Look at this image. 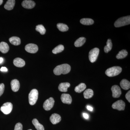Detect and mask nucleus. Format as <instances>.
<instances>
[{
    "label": "nucleus",
    "instance_id": "obj_11",
    "mask_svg": "<svg viewBox=\"0 0 130 130\" xmlns=\"http://www.w3.org/2000/svg\"><path fill=\"white\" fill-rule=\"evenodd\" d=\"M36 3L35 2L31 0H25L22 3V6L26 9H32L35 7Z\"/></svg>",
    "mask_w": 130,
    "mask_h": 130
},
{
    "label": "nucleus",
    "instance_id": "obj_17",
    "mask_svg": "<svg viewBox=\"0 0 130 130\" xmlns=\"http://www.w3.org/2000/svg\"><path fill=\"white\" fill-rule=\"evenodd\" d=\"M9 46L7 43L2 42L0 43V51L3 54H6L9 50Z\"/></svg>",
    "mask_w": 130,
    "mask_h": 130
},
{
    "label": "nucleus",
    "instance_id": "obj_14",
    "mask_svg": "<svg viewBox=\"0 0 130 130\" xmlns=\"http://www.w3.org/2000/svg\"><path fill=\"white\" fill-rule=\"evenodd\" d=\"M11 87L12 90L14 92H17L20 88V84L19 81L17 79H13L11 81Z\"/></svg>",
    "mask_w": 130,
    "mask_h": 130
},
{
    "label": "nucleus",
    "instance_id": "obj_25",
    "mask_svg": "<svg viewBox=\"0 0 130 130\" xmlns=\"http://www.w3.org/2000/svg\"><path fill=\"white\" fill-rule=\"evenodd\" d=\"M86 88V85L85 84L81 83L78 85L74 89V90L76 92L78 93H80L83 91Z\"/></svg>",
    "mask_w": 130,
    "mask_h": 130
},
{
    "label": "nucleus",
    "instance_id": "obj_20",
    "mask_svg": "<svg viewBox=\"0 0 130 130\" xmlns=\"http://www.w3.org/2000/svg\"><path fill=\"white\" fill-rule=\"evenodd\" d=\"M9 41L13 45L18 46L21 43V40L20 38L17 37H12L9 38Z\"/></svg>",
    "mask_w": 130,
    "mask_h": 130
},
{
    "label": "nucleus",
    "instance_id": "obj_22",
    "mask_svg": "<svg viewBox=\"0 0 130 130\" xmlns=\"http://www.w3.org/2000/svg\"><path fill=\"white\" fill-rule=\"evenodd\" d=\"M86 42V38L83 37L79 38L74 43V46L76 47H81L83 46Z\"/></svg>",
    "mask_w": 130,
    "mask_h": 130
},
{
    "label": "nucleus",
    "instance_id": "obj_31",
    "mask_svg": "<svg viewBox=\"0 0 130 130\" xmlns=\"http://www.w3.org/2000/svg\"><path fill=\"white\" fill-rule=\"evenodd\" d=\"M14 130H23V125L20 123H18L16 124L14 127Z\"/></svg>",
    "mask_w": 130,
    "mask_h": 130
},
{
    "label": "nucleus",
    "instance_id": "obj_19",
    "mask_svg": "<svg viewBox=\"0 0 130 130\" xmlns=\"http://www.w3.org/2000/svg\"><path fill=\"white\" fill-rule=\"evenodd\" d=\"M120 85L121 88L125 90H127L130 89V82L126 79H122L120 82Z\"/></svg>",
    "mask_w": 130,
    "mask_h": 130
},
{
    "label": "nucleus",
    "instance_id": "obj_10",
    "mask_svg": "<svg viewBox=\"0 0 130 130\" xmlns=\"http://www.w3.org/2000/svg\"><path fill=\"white\" fill-rule=\"evenodd\" d=\"M111 90L112 93L113 97L118 98L120 96L121 94V89L119 86L117 85H113L112 86Z\"/></svg>",
    "mask_w": 130,
    "mask_h": 130
},
{
    "label": "nucleus",
    "instance_id": "obj_32",
    "mask_svg": "<svg viewBox=\"0 0 130 130\" xmlns=\"http://www.w3.org/2000/svg\"><path fill=\"white\" fill-rule=\"evenodd\" d=\"M5 87V85L4 84L2 83L0 84V96L2 95L4 93Z\"/></svg>",
    "mask_w": 130,
    "mask_h": 130
},
{
    "label": "nucleus",
    "instance_id": "obj_30",
    "mask_svg": "<svg viewBox=\"0 0 130 130\" xmlns=\"http://www.w3.org/2000/svg\"><path fill=\"white\" fill-rule=\"evenodd\" d=\"M64 46L63 45L60 44V45H58L57 46L55 47L53 50L52 52L54 54L59 53L62 52L64 50Z\"/></svg>",
    "mask_w": 130,
    "mask_h": 130
},
{
    "label": "nucleus",
    "instance_id": "obj_35",
    "mask_svg": "<svg viewBox=\"0 0 130 130\" xmlns=\"http://www.w3.org/2000/svg\"><path fill=\"white\" fill-rule=\"evenodd\" d=\"M86 108H87L88 110L90 111H93V108L92 107L90 106H87Z\"/></svg>",
    "mask_w": 130,
    "mask_h": 130
},
{
    "label": "nucleus",
    "instance_id": "obj_6",
    "mask_svg": "<svg viewBox=\"0 0 130 130\" xmlns=\"http://www.w3.org/2000/svg\"><path fill=\"white\" fill-rule=\"evenodd\" d=\"M12 108V104L10 102H7L4 103L1 107V110L5 114L7 115L11 112Z\"/></svg>",
    "mask_w": 130,
    "mask_h": 130
},
{
    "label": "nucleus",
    "instance_id": "obj_39",
    "mask_svg": "<svg viewBox=\"0 0 130 130\" xmlns=\"http://www.w3.org/2000/svg\"><path fill=\"white\" fill-rule=\"evenodd\" d=\"M32 130L31 129H29V130Z\"/></svg>",
    "mask_w": 130,
    "mask_h": 130
},
{
    "label": "nucleus",
    "instance_id": "obj_21",
    "mask_svg": "<svg viewBox=\"0 0 130 130\" xmlns=\"http://www.w3.org/2000/svg\"><path fill=\"white\" fill-rule=\"evenodd\" d=\"M32 123L37 130H44V126L39 123V121L36 119L32 120Z\"/></svg>",
    "mask_w": 130,
    "mask_h": 130
},
{
    "label": "nucleus",
    "instance_id": "obj_27",
    "mask_svg": "<svg viewBox=\"0 0 130 130\" xmlns=\"http://www.w3.org/2000/svg\"><path fill=\"white\" fill-rule=\"evenodd\" d=\"M57 28L60 31L64 32L68 30L69 28L67 25L63 23H58L57 25Z\"/></svg>",
    "mask_w": 130,
    "mask_h": 130
},
{
    "label": "nucleus",
    "instance_id": "obj_33",
    "mask_svg": "<svg viewBox=\"0 0 130 130\" xmlns=\"http://www.w3.org/2000/svg\"><path fill=\"white\" fill-rule=\"evenodd\" d=\"M125 98L126 100H128L129 102H130V91H129L126 94Z\"/></svg>",
    "mask_w": 130,
    "mask_h": 130
},
{
    "label": "nucleus",
    "instance_id": "obj_8",
    "mask_svg": "<svg viewBox=\"0 0 130 130\" xmlns=\"http://www.w3.org/2000/svg\"><path fill=\"white\" fill-rule=\"evenodd\" d=\"M54 103V98H50L44 102L43 105V108L46 111H49L53 107Z\"/></svg>",
    "mask_w": 130,
    "mask_h": 130
},
{
    "label": "nucleus",
    "instance_id": "obj_18",
    "mask_svg": "<svg viewBox=\"0 0 130 130\" xmlns=\"http://www.w3.org/2000/svg\"><path fill=\"white\" fill-rule=\"evenodd\" d=\"M15 3L14 0H8L5 4L4 7L7 10H11L14 8Z\"/></svg>",
    "mask_w": 130,
    "mask_h": 130
},
{
    "label": "nucleus",
    "instance_id": "obj_1",
    "mask_svg": "<svg viewBox=\"0 0 130 130\" xmlns=\"http://www.w3.org/2000/svg\"><path fill=\"white\" fill-rule=\"evenodd\" d=\"M71 70L70 65L67 64H63L56 66L54 69V73L56 75L65 74L69 73Z\"/></svg>",
    "mask_w": 130,
    "mask_h": 130
},
{
    "label": "nucleus",
    "instance_id": "obj_2",
    "mask_svg": "<svg viewBox=\"0 0 130 130\" xmlns=\"http://www.w3.org/2000/svg\"><path fill=\"white\" fill-rule=\"evenodd\" d=\"M122 71V68L118 66H115L108 68L105 72L107 76L109 77L115 76Z\"/></svg>",
    "mask_w": 130,
    "mask_h": 130
},
{
    "label": "nucleus",
    "instance_id": "obj_4",
    "mask_svg": "<svg viewBox=\"0 0 130 130\" xmlns=\"http://www.w3.org/2000/svg\"><path fill=\"white\" fill-rule=\"evenodd\" d=\"M38 92L36 89L32 90L29 94V101L30 105H34L36 104L38 98Z\"/></svg>",
    "mask_w": 130,
    "mask_h": 130
},
{
    "label": "nucleus",
    "instance_id": "obj_15",
    "mask_svg": "<svg viewBox=\"0 0 130 130\" xmlns=\"http://www.w3.org/2000/svg\"><path fill=\"white\" fill-rule=\"evenodd\" d=\"M13 64L15 66L18 67H22L25 64V61L23 59L20 58H16L13 61Z\"/></svg>",
    "mask_w": 130,
    "mask_h": 130
},
{
    "label": "nucleus",
    "instance_id": "obj_28",
    "mask_svg": "<svg viewBox=\"0 0 130 130\" xmlns=\"http://www.w3.org/2000/svg\"><path fill=\"white\" fill-rule=\"evenodd\" d=\"M128 53L127 51L125 50H123L119 51V53L116 55V58L118 59H121L125 58L128 55Z\"/></svg>",
    "mask_w": 130,
    "mask_h": 130
},
{
    "label": "nucleus",
    "instance_id": "obj_38",
    "mask_svg": "<svg viewBox=\"0 0 130 130\" xmlns=\"http://www.w3.org/2000/svg\"><path fill=\"white\" fill-rule=\"evenodd\" d=\"M3 2V0H0V6L2 4Z\"/></svg>",
    "mask_w": 130,
    "mask_h": 130
},
{
    "label": "nucleus",
    "instance_id": "obj_7",
    "mask_svg": "<svg viewBox=\"0 0 130 130\" xmlns=\"http://www.w3.org/2000/svg\"><path fill=\"white\" fill-rule=\"evenodd\" d=\"M125 106V103L122 100H120L114 103L112 107L114 109H117L119 111H123L124 110Z\"/></svg>",
    "mask_w": 130,
    "mask_h": 130
},
{
    "label": "nucleus",
    "instance_id": "obj_3",
    "mask_svg": "<svg viewBox=\"0 0 130 130\" xmlns=\"http://www.w3.org/2000/svg\"><path fill=\"white\" fill-rule=\"evenodd\" d=\"M130 24V16H128L122 17L117 20L114 24L115 26L117 28L128 25Z\"/></svg>",
    "mask_w": 130,
    "mask_h": 130
},
{
    "label": "nucleus",
    "instance_id": "obj_37",
    "mask_svg": "<svg viewBox=\"0 0 130 130\" xmlns=\"http://www.w3.org/2000/svg\"><path fill=\"white\" fill-rule=\"evenodd\" d=\"M3 61V58H0V64L2 63Z\"/></svg>",
    "mask_w": 130,
    "mask_h": 130
},
{
    "label": "nucleus",
    "instance_id": "obj_29",
    "mask_svg": "<svg viewBox=\"0 0 130 130\" xmlns=\"http://www.w3.org/2000/svg\"><path fill=\"white\" fill-rule=\"evenodd\" d=\"M36 30L37 31L40 32L41 35H44L46 32V30L42 25H38L36 26Z\"/></svg>",
    "mask_w": 130,
    "mask_h": 130
},
{
    "label": "nucleus",
    "instance_id": "obj_26",
    "mask_svg": "<svg viewBox=\"0 0 130 130\" xmlns=\"http://www.w3.org/2000/svg\"><path fill=\"white\" fill-rule=\"evenodd\" d=\"M107 45L104 47V51L105 53H108L109 51L111 50L112 44L111 40L110 39H108L107 42Z\"/></svg>",
    "mask_w": 130,
    "mask_h": 130
},
{
    "label": "nucleus",
    "instance_id": "obj_23",
    "mask_svg": "<svg viewBox=\"0 0 130 130\" xmlns=\"http://www.w3.org/2000/svg\"><path fill=\"white\" fill-rule=\"evenodd\" d=\"M94 95V92L91 89H87L84 93V96L85 98L86 99L91 98Z\"/></svg>",
    "mask_w": 130,
    "mask_h": 130
},
{
    "label": "nucleus",
    "instance_id": "obj_24",
    "mask_svg": "<svg viewBox=\"0 0 130 130\" xmlns=\"http://www.w3.org/2000/svg\"><path fill=\"white\" fill-rule=\"evenodd\" d=\"M80 23L84 25H90L93 24L94 21L92 19L89 18H83L81 19Z\"/></svg>",
    "mask_w": 130,
    "mask_h": 130
},
{
    "label": "nucleus",
    "instance_id": "obj_36",
    "mask_svg": "<svg viewBox=\"0 0 130 130\" xmlns=\"http://www.w3.org/2000/svg\"><path fill=\"white\" fill-rule=\"evenodd\" d=\"M0 70H1V71L2 72H7L8 71L7 68L5 67H2Z\"/></svg>",
    "mask_w": 130,
    "mask_h": 130
},
{
    "label": "nucleus",
    "instance_id": "obj_13",
    "mask_svg": "<svg viewBox=\"0 0 130 130\" xmlns=\"http://www.w3.org/2000/svg\"><path fill=\"white\" fill-rule=\"evenodd\" d=\"M50 119L53 124H56L60 122L61 120V117L58 114L54 113L50 116Z\"/></svg>",
    "mask_w": 130,
    "mask_h": 130
},
{
    "label": "nucleus",
    "instance_id": "obj_16",
    "mask_svg": "<svg viewBox=\"0 0 130 130\" xmlns=\"http://www.w3.org/2000/svg\"><path fill=\"white\" fill-rule=\"evenodd\" d=\"M70 86V84L68 83H61L60 84L58 87V89L60 91L66 92Z\"/></svg>",
    "mask_w": 130,
    "mask_h": 130
},
{
    "label": "nucleus",
    "instance_id": "obj_12",
    "mask_svg": "<svg viewBox=\"0 0 130 130\" xmlns=\"http://www.w3.org/2000/svg\"><path fill=\"white\" fill-rule=\"evenodd\" d=\"M61 100L63 103L65 104H71L72 102V98L71 96L69 94H63L61 96Z\"/></svg>",
    "mask_w": 130,
    "mask_h": 130
},
{
    "label": "nucleus",
    "instance_id": "obj_5",
    "mask_svg": "<svg viewBox=\"0 0 130 130\" xmlns=\"http://www.w3.org/2000/svg\"><path fill=\"white\" fill-rule=\"evenodd\" d=\"M100 52V50L98 48H95L91 50L89 53V58L91 63H94L97 59Z\"/></svg>",
    "mask_w": 130,
    "mask_h": 130
},
{
    "label": "nucleus",
    "instance_id": "obj_9",
    "mask_svg": "<svg viewBox=\"0 0 130 130\" xmlns=\"http://www.w3.org/2000/svg\"><path fill=\"white\" fill-rule=\"evenodd\" d=\"M25 50L28 53L34 54L36 53L38 51V47L36 44L29 43L25 46Z\"/></svg>",
    "mask_w": 130,
    "mask_h": 130
},
{
    "label": "nucleus",
    "instance_id": "obj_34",
    "mask_svg": "<svg viewBox=\"0 0 130 130\" xmlns=\"http://www.w3.org/2000/svg\"><path fill=\"white\" fill-rule=\"evenodd\" d=\"M83 116L84 118H85V119H89V115L87 113H83Z\"/></svg>",
    "mask_w": 130,
    "mask_h": 130
}]
</instances>
